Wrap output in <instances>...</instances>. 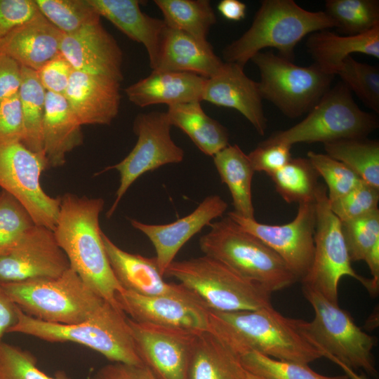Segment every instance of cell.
Returning <instances> with one entry per match:
<instances>
[{"mask_svg":"<svg viewBox=\"0 0 379 379\" xmlns=\"http://www.w3.org/2000/svg\"><path fill=\"white\" fill-rule=\"evenodd\" d=\"M104 205L102 198L64 194L60 196L53 232L70 268L104 300L119 309L116 295L124 288L109 265L100 227Z\"/></svg>","mask_w":379,"mask_h":379,"instance_id":"obj_1","label":"cell"},{"mask_svg":"<svg viewBox=\"0 0 379 379\" xmlns=\"http://www.w3.org/2000/svg\"><path fill=\"white\" fill-rule=\"evenodd\" d=\"M210 330L228 345L279 360L309 364L324 357L308 335L307 321L287 317L272 306L255 310H209Z\"/></svg>","mask_w":379,"mask_h":379,"instance_id":"obj_2","label":"cell"},{"mask_svg":"<svg viewBox=\"0 0 379 379\" xmlns=\"http://www.w3.org/2000/svg\"><path fill=\"white\" fill-rule=\"evenodd\" d=\"M334 27L324 11H307L293 0H263L250 27L224 48L222 58L244 67L255 54L272 48L293 60L295 48L305 36Z\"/></svg>","mask_w":379,"mask_h":379,"instance_id":"obj_3","label":"cell"},{"mask_svg":"<svg viewBox=\"0 0 379 379\" xmlns=\"http://www.w3.org/2000/svg\"><path fill=\"white\" fill-rule=\"evenodd\" d=\"M209 226L210 230L199 239L204 255L221 261L270 293L299 281L275 251L228 215Z\"/></svg>","mask_w":379,"mask_h":379,"instance_id":"obj_4","label":"cell"},{"mask_svg":"<svg viewBox=\"0 0 379 379\" xmlns=\"http://www.w3.org/2000/svg\"><path fill=\"white\" fill-rule=\"evenodd\" d=\"M8 333H18L50 343L84 345L112 362L143 365L134 344L127 316L105 302L88 319L71 325L47 323L18 310V321Z\"/></svg>","mask_w":379,"mask_h":379,"instance_id":"obj_5","label":"cell"},{"mask_svg":"<svg viewBox=\"0 0 379 379\" xmlns=\"http://www.w3.org/2000/svg\"><path fill=\"white\" fill-rule=\"evenodd\" d=\"M165 275L177 279L209 310L237 312L272 306V293L206 255L174 260Z\"/></svg>","mask_w":379,"mask_h":379,"instance_id":"obj_6","label":"cell"},{"mask_svg":"<svg viewBox=\"0 0 379 379\" xmlns=\"http://www.w3.org/2000/svg\"><path fill=\"white\" fill-rule=\"evenodd\" d=\"M1 284L22 312L51 324L84 321L107 302L72 268L55 278Z\"/></svg>","mask_w":379,"mask_h":379,"instance_id":"obj_7","label":"cell"},{"mask_svg":"<svg viewBox=\"0 0 379 379\" xmlns=\"http://www.w3.org/2000/svg\"><path fill=\"white\" fill-rule=\"evenodd\" d=\"M302 293L314 310V318L306 321L305 329L324 357H328L354 375L361 369L376 378L373 354L376 338L359 327L352 316L315 290L302 286Z\"/></svg>","mask_w":379,"mask_h":379,"instance_id":"obj_8","label":"cell"},{"mask_svg":"<svg viewBox=\"0 0 379 379\" xmlns=\"http://www.w3.org/2000/svg\"><path fill=\"white\" fill-rule=\"evenodd\" d=\"M378 127L375 114L359 108L350 90L339 82L322 96L299 123L272 133L265 144H323L350 138H366Z\"/></svg>","mask_w":379,"mask_h":379,"instance_id":"obj_9","label":"cell"},{"mask_svg":"<svg viewBox=\"0 0 379 379\" xmlns=\"http://www.w3.org/2000/svg\"><path fill=\"white\" fill-rule=\"evenodd\" d=\"M251 60L260 72L262 100L291 119L307 114L330 89L335 77L314 62L300 66L270 51L258 53Z\"/></svg>","mask_w":379,"mask_h":379,"instance_id":"obj_10","label":"cell"},{"mask_svg":"<svg viewBox=\"0 0 379 379\" xmlns=\"http://www.w3.org/2000/svg\"><path fill=\"white\" fill-rule=\"evenodd\" d=\"M314 202V251L312 265L301 279L302 286L317 291L330 302L338 304L340 280L348 276L360 282L371 295L375 296L379 286L371 278L356 272L351 265L341 222L330 209L324 184L319 183Z\"/></svg>","mask_w":379,"mask_h":379,"instance_id":"obj_11","label":"cell"},{"mask_svg":"<svg viewBox=\"0 0 379 379\" xmlns=\"http://www.w3.org/2000/svg\"><path fill=\"white\" fill-rule=\"evenodd\" d=\"M48 168L46 159L21 142H0V187L28 211L36 225L52 230L55 226L60 197H53L42 188L40 178Z\"/></svg>","mask_w":379,"mask_h":379,"instance_id":"obj_12","label":"cell"},{"mask_svg":"<svg viewBox=\"0 0 379 379\" xmlns=\"http://www.w3.org/2000/svg\"><path fill=\"white\" fill-rule=\"evenodd\" d=\"M171 126L166 112L154 111L135 117L133 128L138 139L134 147L124 159L103 171L116 169L120 175L119 186L107 218L114 214L126 192L142 175L182 161L185 152L173 140Z\"/></svg>","mask_w":379,"mask_h":379,"instance_id":"obj_13","label":"cell"},{"mask_svg":"<svg viewBox=\"0 0 379 379\" xmlns=\"http://www.w3.org/2000/svg\"><path fill=\"white\" fill-rule=\"evenodd\" d=\"M227 215L244 231L255 236L275 251L299 281L307 273L313 260L316 226L315 202L300 204L295 218L277 225L244 218L233 211Z\"/></svg>","mask_w":379,"mask_h":379,"instance_id":"obj_14","label":"cell"},{"mask_svg":"<svg viewBox=\"0 0 379 379\" xmlns=\"http://www.w3.org/2000/svg\"><path fill=\"white\" fill-rule=\"evenodd\" d=\"M127 321L143 365L158 379H187L190 357L199 333L138 322L128 317Z\"/></svg>","mask_w":379,"mask_h":379,"instance_id":"obj_15","label":"cell"},{"mask_svg":"<svg viewBox=\"0 0 379 379\" xmlns=\"http://www.w3.org/2000/svg\"><path fill=\"white\" fill-rule=\"evenodd\" d=\"M69 268L53 230L35 224L11 251L0 255V284L55 278Z\"/></svg>","mask_w":379,"mask_h":379,"instance_id":"obj_16","label":"cell"},{"mask_svg":"<svg viewBox=\"0 0 379 379\" xmlns=\"http://www.w3.org/2000/svg\"><path fill=\"white\" fill-rule=\"evenodd\" d=\"M119 309L138 322L185 329L195 333L209 331L208 310L191 300L171 296H145L123 290L117 293Z\"/></svg>","mask_w":379,"mask_h":379,"instance_id":"obj_17","label":"cell"},{"mask_svg":"<svg viewBox=\"0 0 379 379\" xmlns=\"http://www.w3.org/2000/svg\"><path fill=\"white\" fill-rule=\"evenodd\" d=\"M60 53L74 70L123 81L122 51L100 21L64 34Z\"/></svg>","mask_w":379,"mask_h":379,"instance_id":"obj_18","label":"cell"},{"mask_svg":"<svg viewBox=\"0 0 379 379\" xmlns=\"http://www.w3.org/2000/svg\"><path fill=\"white\" fill-rule=\"evenodd\" d=\"M227 202L214 194L206 197L189 215L164 225L147 224L135 219L130 223L149 239L155 252L161 273L165 272L183 245L213 220L222 217L227 208Z\"/></svg>","mask_w":379,"mask_h":379,"instance_id":"obj_19","label":"cell"},{"mask_svg":"<svg viewBox=\"0 0 379 379\" xmlns=\"http://www.w3.org/2000/svg\"><path fill=\"white\" fill-rule=\"evenodd\" d=\"M241 65L224 62L218 72L206 79L202 100L241 113L260 135L267 129L258 82L250 79Z\"/></svg>","mask_w":379,"mask_h":379,"instance_id":"obj_20","label":"cell"},{"mask_svg":"<svg viewBox=\"0 0 379 379\" xmlns=\"http://www.w3.org/2000/svg\"><path fill=\"white\" fill-rule=\"evenodd\" d=\"M102 238L112 272L124 290L145 296H175L201 304L180 284L168 283L164 279L155 256L148 258L128 253L119 248L103 232Z\"/></svg>","mask_w":379,"mask_h":379,"instance_id":"obj_21","label":"cell"},{"mask_svg":"<svg viewBox=\"0 0 379 379\" xmlns=\"http://www.w3.org/2000/svg\"><path fill=\"white\" fill-rule=\"evenodd\" d=\"M120 84L74 69L64 96L81 126L109 125L119 113Z\"/></svg>","mask_w":379,"mask_h":379,"instance_id":"obj_22","label":"cell"},{"mask_svg":"<svg viewBox=\"0 0 379 379\" xmlns=\"http://www.w3.org/2000/svg\"><path fill=\"white\" fill-rule=\"evenodd\" d=\"M223 63L208 41L199 40L166 25L152 70L189 72L208 79Z\"/></svg>","mask_w":379,"mask_h":379,"instance_id":"obj_23","label":"cell"},{"mask_svg":"<svg viewBox=\"0 0 379 379\" xmlns=\"http://www.w3.org/2000/svg\"><path fill=\"white\" fill-rule=\"evenodd\" d=\"M206 79L195 74L152 70L146 77L124 89L130 102L145 107L154 105L168 107L202 101Z\"/></svg>","mask_w":379,"mask_h":379,"instance_id":"obj_24","label":"cell"},{"mask_svg":"<svg viewBox=\"0 0 379 379\" xmlns=\"http://www.w3.org/2000/svg\"><path fill=\"white\" fill-rule=\"evenodd\" d=\"M63 35L40 13L3 39L0 53L21 67L38 71L60 53Z\"/></svg>","mask_w":379,"mask_h":379,"instance_id":"obj_25","label":"cell"},{"mask_svg":"<svg viewBox=\"0 0 379 379\" xmlns=\"http://www.w3.org/2000/svg\"><path fill=\"white\" fill-rule=\"evenodd\" d=\"M81 126L65 96L46 91L42 140L48 168L63 166L67 154L83 143Z\"/></svg>","mask_w":379,"mask_h":379,"instance_id":"obj_26","label":"cell"},{"mask_svg":"<svg viewBox=\"0 0 379 379\" xmlns=\"http://www.w3.org/2000/svg\"><path fill=\"white\" fill-rule=\"evenodd\" d=\"M100 17H104L131 39L145 48L152 69L158 55L166 24L140 9L138 0H88Z\"/></svg>","mask_w":379,"mask_h":379,"instance_id":"obj_27","label":"cell"},{"mask_svg":"<svg viewBox=\"0 0 379 379\" xmlns=\"http://www.w3.org/2000/svg\"><path fill=\"white\" fill-rule=\"evenodd\" d=\"M306 46L314 63L324 72L335 76L344 60L353 53L379 58V25L367 32L352 36L319 30L308 36Z\"/></svg>","mask_w":379,"mask_h":379,"instance_id":"obj_28","label":"cell"},{"mask_svg":"<svg viewBox=\"0 0 379 379\" xmlns=\"http://www.w3.org/2000/svg\"><path fill=\"white\" fill-rule=\"evenodd\" d=\"M166 114L171 126L181 129L207 156L213 157L229 145L227 129L205 113L201 102L168 106Z\"/></svg>","mask_w":379,"mask_h":379,"instance_id":"obj_29","label":"cell"},{"mask_svg":"<svg viewBox=\"0 0 379 379\" xmlns=\"http://www.w3.org/2000/svg\"><path fill=\"white\" fill-rule=\"evenodd\" d=\"M213 157L220 179L231 194L233 212L244 218H255L252 200L255 171L248 155L237 145L229 144Z\"/></svg>","mask_w":379,"mask_h":379,"instance_id":"obj_30","label":"cell"},{"mask_svg":"<svg viewBox=\"0 0 379 379\" xmlns=\"http://www.w3.org/2000/svg\"><path fill=\"white\" fill-rule=\"evenodd\" d=\"M237 360L212 332L199 333L190 357L187 379H235Z\"/></svg>","mask_w":379,"mask_h":379,"instance_id":"obj_31","label":"cell"},{"mask_svg":"<svg viewBox=\"0 0 379 379\" xmlns=\"http://www.w3.org/2000/svg\"><path fill=\"white\" fill-rule=\"evenodd\" d=\"M341 226L350 260L364 261L379 286V209Z\"/></svg>","mask_w":379,"mask_h":379,"instance_id":"obj_32","label":"cell"},{"mask_svg":"<svg viewBox=\"0 0 379 379\" xmlns=\"http://www.w3.org/2000/svg\"><path fill=\"white\" fill-rule=\"evenodd\" d=\"M167 27L185 32L194 38L208 41L216 16L208 0H154Z\"/></svg>","mask_w":379,"mask_h":379,"instance_id":"obj_33","label":"cell"},{"mask_svg":"<svg viewBox=\"0 0 379 379\" xmlns=\"http://www.w3.org/2000/svg\"><path fill=\"white\" fill-rule=\"evenodd\" d=\"M18 96L25 126V136L22 143L32 152L45 158L43 151L42 125L46 91L41 84L36 71L22 67V79Z\"/></svg>","mask_w":379,"mask_h":379,"instance_id":"obj_34","label":"cell"},{"mask_svg":"<svg viewBox=\"0 0 379 379\" xmlns=\"http://www.w3.org/2000/svg\"><path fill=\"white\" fill-rule=\"evenodd\" d=\"M326 154L342 162L364 182L379 188V142L350 138L324 144Z\"/></svg>","mask_w":379,"mask_h":379,"instance_id":"obj_35","label":"cell"},{"mask_svg":"<svg viewBox=\"0 0 379 379\" xmlns=\"http://www.w3.org/2000/svg\"><path fill=\"white\" fill-rule=\"evenodd\" d=\"M270 177L286 202L300 204L315 200L319 175L307 158H291Z\"/></svg>","mask_w":379,"mask_h":379,"instance_id":"obj_36","label":"cell"},{"mask_svg":"<svg viewBox=\"0 0 379 379\" xmlns=\"http://www.w3.org/2000/svg\"><path fill=\"white\" fill-rule=\"evenodd\" d=\"M225 345L244 368L271 379H349L347 375H324L315 372L308 364L279 360L251 349Z\"/></svg>","mask_w":379,"mask_h":379,"instance_id":"obj_37","label":"cell"},{"mask_svg":"<svg viewBox=\"0 0 379 379\" xmlns=\"http://www.w3.org/2000/svg\"><path fill=\"white\" fill-rule=\"evenodd\" d=\"M339 32L357 35L379 25L378 0H326L324 11Z\"/></svg>","mask_w":379,"mask_h":379,"instance_id":"obj_38","label":"cell"},{"mask_svg":"<svg viewBox=\"0 0 379 379\" xmlns=\"http://www.w3.org/2000/svg\"><path fill=\"white\" fill-rule=\"evenodd\" d=\"M40 13L64 34L100 21L88 0H35Z\"/></svg>","mask_w":379,"mask_h":379,"instance_id":"obj_39","label":"cell"},{"mask_svg":"<svg viewBox=\"0 0 379 379\" xmlns=\"http://www.w3.org/2000/svg\"><path fill=\"white\" fill-rule=\"evenodd\" d=\"M341 81L375 113L379 114V69L378 67L346 58L338 73Z\"/></svg>","mask_w":379,"mask_h":379,"instance_id":"obj_40","label":"cell"},{"mask_svg":"<svg viewBox=\"0 0 379 379\" xmlns=\"http://www.w3.org/2000/svg\"><path fill=\"white\" fill-rule=\"evenodd\" d=\"M35 225L25 208L11 194L0 191V255L11 251Z\"/></svg>","mask_w":379,"mask_h":379,"instance_id":"obj_41","label":"cell"},{"mask_svg":"<svg viewBox=\"0 0 379 379\" xmlns=\"http://www.w3.org/2000/svg\"><path fill=\"white\" fill-rule=\"evenodd\" d=\"M0 379H72L65 371L50 375L29 351L0 340Z\"/></svg>","mask_w":379,"mask_h":379,"instance_id":"obj_42","label":"cell"},{"mask_svg":"<svg viewBox=\"0 0 379 379\" xmlns=\"http://www.w3.org/2000/svg\"><path fill=\"white\" fill-rule=\"evenodd\" d=\"M307 159L324 179L329 202L342 197L363 181L346 165L326 154L310 151Z\"/></svg>","mask_w":379,"mask_h":379,"instance_id":"obj_43","label":"cell"},{"mask_svg":"<svg viewBox=\"0 0 379 379\" xmlns=\"http://www.w3.org/2000/svg\"><path fill=\"white\" fill-rule=\"evenodd\" d=\"M379 188L362 181L337 200L329 202V207L340 222L367 215L378 209Z\"/></svg>","mask_w":379,"mask_h":379,"instance_id":"obj_44","label":"cell"},{"mask_svg":"<svg viewBox=\"0 0 379 379\" xmlns=\"http://www.w3.org/2000/svg\"><path fill=\"white\" fill-rule=\"evenodd\" d=\"M40 13L35 0H0V43Z\"/></svg>","mask_w":379,"mask_h":379,"instance_id":"obj_45","label":"cell"},{"mask_svg":"<svg viewBox=\"0 0 379 379\" xmlns=\"http://www.w3.org/2000/svg\"><path fill=\"white\" fill-rule=\"evenodd\" d=\"M291 147L284 143L261 142L247 155L255 172H264L270 176L291 159Z\"/></svg>","mask_w":379,"mask_h":379,"instance_id":"obj_46","label":"cell"},{"mask_svg":"<svg viewBox=\"0 0 379 379\" xmlns=\"http://www.w3.org/2000/svg\"><path fill=\"white\" fill-rule=\"evenodd\" d=\"M25 126L18 93L0 101V142H22Z\"/></svg>","mask_w":379,"mask_h":379,"instance_id":"obj_47","label":"cell"},{"mask_svg":"<svg viewBox=\"0 0 379 379\" xmlns=\"http://www.w3.org/2000/svg\"><path fill=\"white\" fill-rule=\"evenodd\" d=\"M73 71L70 63L59 53L36 72L47 92L64 95Z\"/></svg>","mask_w":379,"mask_h":379,"instance_id":"obj_48","label":"cell"},{"mask_svg":"<svg viewBox=\"0 0 379 379\" xmlns=\"http://www.w3.org/2000/svg\"><path fill=\"white\" fill-rule=\"evenodd\" d=\"M92 379H158L145 365L113 362L100 368Z\"/></svg>","mask_w":379,"mask_h":379,"instance_id":"obj_49","label":"cell"},{"mask_svg":"<svg viewBox=\"0 0 379 379\" xmlns=\"http://www.w3.org/2000/svg\"><path fill=\"white\" fill-rule=\"evenodd\" d=\"M22 67L11 57L0 53V101L18 93Z\"/></svg>","mask_w":379,"mask_h":379,"instance_id":"obj_50","label":"cell"},{"mask_svg":"<svg viewBox=\"0 0 379 379\" xmlns=\"http://www.w3.org/2000/svg\"><path fill=\"white\" fill-rule=\"evenodd\" d=\"M18 307L12 301L0 284V340L18 321Z\"/></svg>","mask_w":379,"mask_h":379,"instance_id":"obj_51","label":"cell"},{"mask_svg":"<svg viewBox=\"0 0 379 379\" xmlns=\"http://www.w3.org/2000/svg\"><path fill=\"white\" fill-rule=\"evenodd\" d=\"M218 10L225 18L240 21L246 16V5L239 0H222L218 5Z\"/></svg>","mask_w":379,"mask_h":379,"instance_id":"obj_52","label":"cell"},{"mask_svg":"<svg viewBox=\"0 0 379 379\" xmlns=\"http://www.w3.org/2000/svg\"><path fill=\"white\" fill-rule=\"evenodd\" d=\"M234 377L235 379H271L246 370L241 365L239 360L234 367Z\"/></svg>","mask_w":379,"mask_h":379,"instance_id":"obj_53","label":"cell"}]
</instances>
